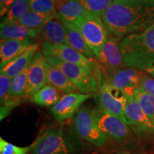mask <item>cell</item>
Segmentation results:
<instances>
[{
    "instance_id": "obj_13",
    "label": "cell",
    "mask_w": 154,
    "mask_h": 154,
    "mask_svg": "<svg viewBox=\"0 0 154 154\" xmlns=\"http://www.w3.org/2000/svg\"><path fill=\"white\" fill-rule=\"evenodd\" d=\"M47 60L41 51L34 56L28 74V84L24 98H30L46 84H47Z\"/></svg>"
},
{
    "instance_id": "obj_28",
    "label": "cell",
    "mask_w": 154,
    "mask_h": 154,
    "mask_svg": "<svg viewBox=\"0 0 154 154\" xmlns=\"http://www.w3.org/2000/svg\"><path fill=\"white\" fill-rule=\"evenodd\" d=\"M34 146V141L27 146H17L0 138V154H31Z\"/></svg>"
},
{
    "instance_id": "obj_5",
    "label": "cell",
    "mask_w": 154,
    "mask_h": 154,
    "mask_svg": "<svg viewBox=\"0 0 154 154\" xmlns=\"http://www.w3.org/2000/svg\"><path fill=\"white\" fill-rule=\"evenodd\" d=\"M46 60L50 65L59 69L66 75L76 86L80 93H98L103 84V79L91 74L82 66L66 62L55 57H46Z\"/></svg>"
},
{
    "instance_id": "obj_4",
    "label": "cell",
    "mask_w": 154,
    "mask_h": 154,
    "mask_svg": "<svg viewBox=\"0 0 154 154\" xmlns=\"http://www.w3.org/2000/svg\"><path fill=\"white\" fill-rule=\"evenodd\" d=\"M72 130L81 140L98 148L106 145L109 140L99 128L96 109L89 106H83L74 116Z\"/></svg>"
},
{
    "instance_id": "obj_19",
    "label": "cell",
    "mask_w": 154,
    "mask_h": 154,
    "mask_svg": "<svg viewBox=\"0 0 154 154\" xmlns=\"http://www.w3.org/2000/svg\"><path fill=\"white\" fill-rule=\"evenodd\" d=\"M41 29H30L20 24L5 25L1 26L0 37L1 40L22 38L38 39Z\"/></svg>"
},
{
    "instance_id": "obj_17",
    "label": "cell",
    "mask_w": 154,
    "mask_h": 154,
    "mask_svg": "<svg viewBox=\"0 0 154 154\" xmlns=\"http://www.w3.org/2000/svg\"><path fill=\"white\" fill-rule=\"evenodd\" d=\"M38 49H39V44L35 42L26 51L14 58L5 66L1 67L0 74L7 75L13 79L17 74L24 71L28 66H29L34 56L39 51Z\"/></svg>"
},
{
    "instance_id": "obj_8",
    "label": "cell",
    "mask_w": 154,
    "mask_h": 154,
    "mask_svg": "<svg viewBox=\"0 0 154 154\" xmlns=\"http://www.w3.org/2000/svg\"><path fill=\"white\" fill-rule=\"evenodd\" d=\"M121 40L122 38L109 35V38L96 57L103 79L119 69L126 66L121 51Z\"/></svg>"
},
{
    "instance_id": "obj_1",
    "label": "cell",
    "mask_w": 154,
    "mask_h": 154,
    "mask_svg": "<svg viewBox=\"0 0 154 154\" xmlns=\"http://www.w3.org/2000/svg\"><path fill=\"white\" fill-rule=\"evenodd\" d=\"M101 18L109 35L123 38L154 24V0H113Z\"/></svg>"
},
{
    "instance_id": "obj_3",
    "label": "cell",
    "mask_w": 154,
    "mask_h": 154,
    "mask_svg": "<svg viewBox=\"0 0 154 154\" xmlns=\"http://www.w3.org/2000/svg\"><path fill=\"white\" fill-rule=\"evenodd\" d=\"M81 139L73 131L59 126H45L34 140L31 154H82Z\"/></svg>"
},
{
    "instance_id": "obj_20",
    "label": "cell",
    "mask_w": 154,
    "mask_h": 154,
    "mask_svg": "<svg viewBox=\"0 0 154 154\" xmlns=\"http://www.w3.org/2000/svg\"><path fill=\"white\" fill-rule=\"evenodd\" d=\"M63 23L66 30L67 39H68L69 47L74 48V49L83 54L91 60L96 61L95 56L88 47L80 31L74 25L64 22H63Z\"/></svg>"
},
{
    "instance_id": "obj_16",
    "label": "cell",
    "mask_w": 154,
    "mask_h": 154,
    "mask_svg": "<svg viewBox=\"0 0 154 154\" xmlns=\"http://www.w3.org/2000/svg\"><path fill=\"white\" fill-rule=\"evenodd\" d=\"M34 43L35 42L32 38L1 40L0 66L1 67L5 66Z\"/></svg>"
},
{
    "instance_id": "obj_27",
    "label": "cell",
    "mask_w": 154,
    "mask_h": 154,
    "mask_svg": "<svg viewBox=\"0 0 154 154\" xmlns=\"http://www.w3.org/2000/svg\"><path fill=\"white\" fill-rule=\"evenodd\" d=\"M89 12L101 17L109 9L113 0H77Z\"/></svg>"
},
{
    "instance_id": "obj_7",
    "label": "cell",
    "mask_w": 154,
    "mask_h": 154,
    "mask_svg": "<svg viewBox=\"0 0 154 154\" xmlns=\"http://www.w3.org/2000/svg\"><path fill=\"white\" fill-rule=\"evenodd\" d=\"M41 51L45 57H55L66 62L78 65L88 72L103 78V75L96 61L91 60L74 48L63 44H51L42 43Z\"/></svg>"
},
{
    "instance_id": "obj_25",
    "label": "cell",
    "mask_w": 154,
    "mask_h": 154,
    "mask_svg": "<svg viewBox=\"0 0 154 154\" xmlns=\"http://www.w3.org/2000/svg\"><path fill=\"white\" fill-rule=\"evenodd\" d=\"M29 66H28L24 71L17 74L11 79V84L9 96L11 99L22 101L24 99L25 94L28 84V74Z\"/></svg>"
},
{
    "instance_id": "obj_33",
    "label": "cell",
    "mask_w": 154,
    "mask_h": 154,
    "mask_svg": "<svg viewBox=\"0 0 154 154\" xmlns=\"http://www.w3.org/2000/svg\"><path fill=\"white\" fill-rule=\"evenodd\" d=\"M144 72L154 78V65H153V66L151 67H149V68H148L147 69H146Z\"/></svg>"
},
{
    "instance_id": "obj_31",
    "label": "cell",
    "mask_w": 154,
    "mask_h": 154,
    "mask_svg": "<svg viewBox=\"0 0 154 154\" xmlns=\"http://www.w3.org/2000/svg\"><path fill=\"white\" fill-rule=\"evenodd\" d=\"M140 87L148 94L154 96V78L143 71V76L140 81Z\"/></svg>"
},
{
    "instance_id": "obj_26",
    "label": "cell",
    "mask_w": 154,
    "mask_h": 154,
    "mask_svg": "<svg viewBox=\"0 0 154 154\" xmlns=\"http://www.w3.org/2000/svg\"><path fill=\"white\" fill-rule=\"evenodd\" d=\"M135 96L142 110L154 124V96L148 94L140 86L135 89Z\"/></svg>"
},
{
    "instance_id": "obj_34",
    "label": "cell",
    "mask_w": 154,
    "mask_h": 154,
    "mask_svg": "<svg viewBox=\"0 0 154 154\" xmlns=\"http://www.w3.org/2000/svg\"><path fill=\"white\" fill-rule=\"evenodd\" d=\"M54 2L55 5H56V7H57V9L58 11V9H59V7H61V5H62L63 2L65 1V0H53Z\"/></svg>"
},
{
    "instance_id": "obj_21",
    "label": "cell",
    "mask_w": 154,
    "mask_h": 154,
    "mask_svg": "<svg viewBox=\"0 0 154 154\" xmlns=\"http://www.w3.org/2000/svg\"><path fill=\"white\" fill-rule=\"evenodd\" d=\"M88 11L77 0H65L58 9V16L63 22L73 24Z\"/></svg>"
},
{
    "instance_id": "obj_35",
    "label": "cell",
    "mask_w": 154,
    "mask_h": 154,
    "mask_svg": "<svg viewBox=\"0 0 154 154\" xmlns=\"http://www.w3.org/2000/svg\"><path fill=\"white\" fill-rule=\"evenodd\" d=\"M118 154H133V153H125V152H123V153H120Z\"/></svg>"
},
{
    "instance_id": "obj_18",
    "label": "cell",
    "mask_w": 154,
    "mask_h": 154,
    "mask_svg": "<svg viewBox=\"0 0 154 154\" xmlns=\"http://www.w3.org/2000/svg\"><path fill=\"white\" fill-rule=\"evenodd\" d=\"M47 83L57 88L61 93L66 94L74 92H79L76 86L69 80L63 73L50 65L47 61Z\"/></svg>"
},
{
    "instance_id": "obj_30",
    "label": "cell",
    "mask_w": 154,
    "mask_h": 154,
    "mask_svg": "<svg viewBox=\"0 0 154 154\" xmlns=\"http://www.w3.org/2000/svg\"><path fill=\"white\" fill-rule=\"evenodd\" d=\"M11 79H12L5 74H0V101L1 106L7 103L9 99Z\"/></svg>"
},
{
    "instance_id": "obj_24",
    "label": "cell",
    "mask_w": 154,
    "mask_h": 154,
    "mask_svg": "<svg viewBox=\"0 0 154 154\" xmlns=\"http://www.w3.org/2000/svg\"><path fill=\"white\" fill-rule=\"evenodd\" d=\"M30 10L29 0H16L8 12L2 18L1 26L16 24L24 15Z\"/></svg>"
},
{
    "instance_id": "obj_6",
    "label": "cell",
    "mask_w": 154,
    "mask_h": 154,
    "mask_svg": "<svg viewBox=\"0 0 154 154\" xmlns=\"http://www.w3.org/2000/svg\"><path fill=\"white\" fill-rule=\"evenodd\" d=\"M72 24L80 31L96 58L109 38V33L101 17L88 12Z\"/></svg>"
},
{
    "instance_id": "obj_14",
    "label": "cell",
    "mask_w": 154,
    "mask_h": 154,
    "mask_svg": "<svg viewBox=\"0 0 154 154\" xmlns=\"http://www.w3.org/2000/svg\"><path fill=\"white\" fill-rule=\"evenodd\" d=\"M143 71L137 69L125 67L117 70L111 76L103 79V83L113 88L125 90L129 88L139 87Z\"/></svg>"
},
{
    "instance_id": "obj_9",
    "label": "cell",
    "mask_w": 154,
    "mask_h": 154,
    "mask_svg": "<svg viewBox=\"0 0 154 154\" xmlns=\"http://www.w3.org/2000/svg\"><path fill=\"white\" fill-rule=\"evenodd\" d=\"M96 112L99 128L108 137L121 143L131 139V130L122 119L108 113L99 107L96 108Z\"/></svg>"
},
{
    "instance_id": "obj_12",
    "label": "cell",
    "mask_w": 154,
    "mask_h": 154,
    "mask_svg": "<svg viewBox=\"0 0 154 154\" xmlns=\"http://www.w3.org/2000/svg\"><path fill=\"white\" fill-rule=\"evenodd\" d=\"M91 96V94H86L80 92L64 94L57 104L51 107L50 112L56 121L63 123L74 118L83 103Z\"/></svg>"
},
{
    "instance_id": "obj_15",
    "label": "cell",
    "mask_w": 154,
    "mask_h": 154,
    "mask_svg": "<svg viewBox=\"0 0 154 154\" xmlns=\"http://www.w3.org/2000/svg\"><path fill=\"white\" fill-rule=\"evenodd\" d=\"M38 39L42 43L69 46L66 28L59 16L50 20L41 29Z\"/></svg>"
},
{
    "instance_id": "obj_32",
    "label": "cell",
    "mask_w": 154,
    "mask_h": 154,
    "mask_svg": "<svg viewBox=\"0 0 154 154\" xmlns=\"http://www.w3.org/2000/svg\"><path fill=\"white\" fill-rule=\"evenodd\" d=\"M16 0H0V16L2 18L8 12L9 8Z\"/></svg>"
},
{
    "instance_id": "obj_22",
    "label": "cell",
    "mask_w": 154,
    "mask_h": 154,
    "mask_svg": "<svg viewBox=\"0 0 154 154\" xmlns=\"http://www.w3.org/2000/svg\"><path fill=\"white\" fill-rule=\"evenodd\" d=\"M60 91L51 84H47L30 98L31 101L41 106L52 107L61 99Z\"/></svg>"
},
{
    "instance_id": "obj_23",
    "label": "cell",
    "mask_w": 154,
    "mask_h": 154,
    "mask_svg": "<svg viewBox=\"0 0 154 154\" xmlns=\"http://www.w3.org/2000/svg\"><path fill=\"white\" fill-rule=\"evenodd\" d=\"M58 17V13L43 14L29 10L18 21L16 24H20L30 29H41L48 22Z\"/></svg>"
},
{
    "instance_id": "obj_29",
    "label": "cell",
    "mask_w": 154,
    "mask_h": 154,
    "mask_svg": "<svg viewBox=\"0 0 154 154\" xmlns=\"http://www.w3.org/2000/svg\"><path fill=\"white\" fill-rule=\"evenodd\" d=\"M30 10L43 14H54L57 9L53 0H29Z\"/></svg>"
},
{
    "instance_id": "obj_10",
    "label": "cell",
    "mask_w": 154,
    "mask_h": 154,
    "mask_svg": "<svg viewBox=\"0 0 154 154\" xmlns=\"http://www.w3.org/2000/svg\"><path fill=\"white\" fill-rule=\"evenodd\" d=\"M97 101L99 103L98 107L120 117L127 124L125 116L127 99L126 94L123 90L117 89L103 83L97 93Z\"/></svg>"
},
{
    "instance_id": "obj_2",
    "label": "cell",
    "mask_w": 154,
    "mask_h": 154,
    "mask_svg": "<svg viewBox=\"0 0 154 154\" xmlns=\"http://www.w3.org/2000/svg\"><path fill=\"white\" fill-rule=\"evenodd\" d=\"M121 51L127 67L145 71L154 65V24L124 36Z\"/></svg>"
},
{
    "instance_id": "obj_11",
    "label": "cell",
    "mask_w": 154,
    "mask_h": 154,
    "mask_svg": "<svg viewBox=\"0 0 154 154\" xmlns=\"http://www.w3.org/2000/svg\"><path fill=\"white\" fill-rule=\"evenodd\" d=\"M134 88L123 90L126 96L125 116L128 126L138 132L154 134V124L145 114L135 96Z\"/></svg>"
}]
</instances>
